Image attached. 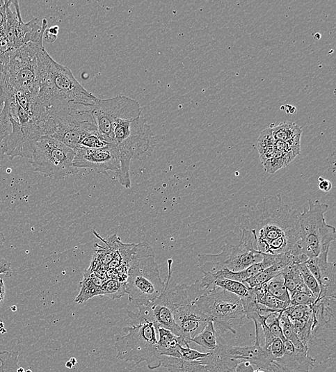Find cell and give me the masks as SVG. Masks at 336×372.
<instances>
[{
    "label": "cell",
    "mask_w": 336,
    "mask_h": 372,
    "mask_svg": "<svg viewBox=\"0 0 336 372\" xmlns=\"http://www.w3.org/2000/svg\"><path fill=\"white\" fill-rule=\"evenodd\" d=\"M126 294V283L117 280H106L100 289V296H107L113 300L121 299Z\"/></svg>",
    "instance_id": "31"
},
{
    "label": "cell",
    "mask_w": 336,
    "mask_h": 372,
    "mask_svg": "<svg viewBox=\"0 0 336 372\" xmlns=\"http://www.w3.org/2000/svg\"><path fill=\"white\" fill-rule=\"evenodd\" d=\"M38 100L48 109L79 105L90 109L97 97L86 90L66 66L56 62L43 44L38 51Z\"/></svg>",
    "instance_id": "2"
},
{
    "label": "cell",
    "mask_w": 336,
    "mask_h": 372,
    "mask_svg": "<svg viewBox=\"0 0 336 372\" xmlns=\"http://www.w3.org/2000/svg\"><path fill=\"white\" fill-rule=\"evenodd\" d=\"M253 289L255 300L258 304L275 311H282L290 306V305L282 302L272 296L267 291L265 284Z\"/></svg>",
    "instance_id": "27"
},
{
    "label": "cell",
    "mask_w": 336,
    "mask_h": 372,
    "mask_svg": "<svg viewBox=\"0 0 336 372\" xmlns=\"http://www.w3.org/2000/svg\"><path fill=\"white\" fill-rule=\"evenodd\" d=\"M105 281L96 276L93 271L86 269L83 280L80 283L81 291L77 296L75 302L81 305L95 296H100L101 286Z\"/></svg>",
    "instance_id": "22"
},
{
    "label": "cell",
    "mask_w": 336,
    "mask_h": 372,
    "mask_svg": "<svg viewBox=\"0 0 336 372\" xmlns=\"http://www.w3.org/2000/svg\"><path fill=\"white\" fill-rule=\"evenodd\" d=\"M284 355L275 359L271 364L273 372H310L313 370L316 360L307 353V350H297L288 340L284 342Z\"/></svg>",
    "instance_id": "17"
},
{
    "label": "cell",
    "mask_w": 336,
    "mask_h": 372,
    "mask_svg": "<svg viewBox=\"0 0 336 372\" xmlns=\"http://www.w3.org/2000/svg\"><path fill=\"white\" fill-rule=\"evenodd\" d=\"M181 346L189 347V342L169 330L158 329L157 349L161 356L181 358Z\"/></svg>",
    "instance_id": "20"
},
{
    "label": "cell",
    "mask_w": 336,
    "mask_h": 372,
    "mask_svg": "<svg viewBox=\"0 0 336 372\" xmlns=\"http://www.w3.org/2000/svg\"><path fill=\"white\" fill-rule=\"evenodd\" d=\"M262 259L263 254L255 250L253 234L242 230L241 238L237 244L224 245L218 254H200L199 267L203 274H215L225 269L238 272L260 262Z\"/></svg>",
    "instance_id": "8"
},
{
    "label": "cell",
    "mask_w": 336,
    "mask_h": 372,
    "mask_svg": "<svg viewBox=\"0 0 336 372\" xmlns=\"http://www.w3.org/2000/svg\"><path fill=\"white\" fill-rule=\"evenodd\" d=\"M275 142L272 127L262 131L257 143V149L262 164L273 156L275 152Z\"/></svg>",
    "instance_id": "24"
},
{
    "label": "cell",
    "mask_w": 336,
    "mask_h": 372,
    "mask_svg": "<svg viewBox=\"0 0 336 372\" xmlns=\"http://www.w3.org/2000/svg\"><path fill=\"white\" fill-rule=\"evenodd\" d=\"M74 151V164L78 169L89 168L103 175H107L109 171H112L117 175L121 168L118 153L111 143L105 148L89 149L78 147Z\"/></svg>",
    "instance_id": "14"
},
{
    "label": "cell",
    "mask_w": 336,
    "mask_h": 372,
    "mask_svg": "<svg viewBox=\"0 0 336 372\" xmlns=\"http://www.w3.org/2000/svg\"><path fill=\"white\" fill-rule=\"evenodd\" d=\"M163 286L152 247L147 242L135 244L126 282L129 302L137 307L147 306L158 299Z\"/></svg>",
    "instance_id": "5"
},
{
    "label": "cell",
    "mask_w": 336,
    "mask_h": 372,
    "mask_svg": "<svg viewBox=\"0 0 336 372\" xmlns=\"http://www.w3.org/2000/svg\"><path fill=\"white\" fill-rule=\"evenodd\" d=\"M300 213L280 195L269 196L242 216L240 229L253 234L257 251L269 255L290 253L304 263L307 259L301 254Z\"/></svg>",
    "instance_id": "1"
},
{
    "label": "cell",
    "mask_w": 336,
    "mask_h": 372,
    "mask_svg": "<svg viewBox=\"0 0 336 372\" xmlns=\"http://www.w3.org/2000/svg\"><path fill=\"white\" fill-rule=\"evenodd\" d=\"M302 132V129L294 122H283L279 126L273 127L275 140H280L286 143L301 136Z\"/></svg>",
    "instance_id": "28"
},
{
    "label": "cell",
    "mask_w": 336,
    "mask_h": 372,
    "mask_svg": "<svg viewBox=\"0 0 336 372\" xmlns=\"http://www.w3.org/2000/svg\"><path fill=\"white\" fill-rule=\"evenodd\" d=\"M11 3L9 0H0V28L5 27L7 20V7Z\"/></svg>",
    "instance_id": "42"
},
{
    "label": "cell",
    "mask_w": 336,
    "mask_h": 372,
    "mask_svg": "<svg viewBox=\"0 0 336 372\" xmlns=\"http://www.w3.org/2000/svg\"><path fill=\"white\" fill-rule=\"evenodd\" d=\"M309 209L300 213V250L307 259L318 257L336 239L334 227L327 225L325 213L328 206L320 201H308Z\"/></svg>",
    "instance_id": "6"
},
{
    "label": "cell",
    "mask_w": 336,
    "mask_h": 372,
    "mask_svg": "<svg viewBox=\"0 0 336 372\" xmlns=\"http://www.w3.org/2000/svg\"><path fill=\"white\" fill-rule=\"evenodd\" d=\"M12 132V124L8 108L4 106L3 111L0 113V161L6 155V141Z\"/></svg>",
    "instance_id": "29"
},
{
    "label": "cell",
    "mask_w": 336,
    "mask_h": 372,
    "mask_svg": "<svg viewBox=\"0 0 336 372\" xmlns=\"http://www.w3.org/2000/svg\"><path fill=\"white\" fill-rule=\"evenodd\" d=\"M65 366L68 369H72L73 368V366H74L73 365V364H72L70 361L67 362L66 364H65Z\"/></svg>",
    "instance_id": "48"
},
{
    "label": "cell",
    "mask_w": 336,
    "mask_h": 372,
    "mask_svg": "<svg viewBox=\"0 0 336 372\" xmlns=\"http://www.w3.org/2000/svg\"><path fill=\"white\" fill-rule=\"evenodd\" d=\"M12 132L6 141V155L13 161L16 157L32 159L38 141L44 136L35 124L21 125L10 116Z\"/></svg>",
    "instance_id": "13"
},
{
    "label": "cell",
    "mask_w": 336,
    "mask_h": 372,
    "mask_svg": "<svg viewBox=\"0 0 336 372\" xmlns=\"http://www.w3.org/2000/svg\"><path fill=\"white\" fill-rule=\"evenodd\" d=\"M42 44L43 38L24 45L10 54L6 68L8 83L13 89L38 94V51Z\"/></svg>",
    "instance_id": "11"
},
{
    "label": "cell",
    "mask_w": 336,
    "mask_h": 372,
    "mask_svg": "<svg viewBox=\"0 0 336 372\" xmlns=\"http://www.w3.org/2000/svg\"><path fill=\"white\" fill-rule=\"evenodd\" d=\"M47 30L50 33L56 36H58V33H59V27L58 26H53L50 29H47Z\"/></svg>",
    "instance_id": "46"
},
{
    "label": "cell",
    "mask_w": 336,
    "mask_h": 372,
    "mask_svg": "<svg viewBox=\"0 0 336 372\" xmlns=\"http://www.w3.org/2000/svg\"><path fill=\"white\" fill-rule=\"evenodd\" d=\"M254 368L252 366V364L249 363H242L239 364L236 369L235 372H253Z\"/></svg>",
    "instance_id": "44"
},
{
    "label": "cell",
    "mask_w": 336,
    "mask_h": 372,
    "mask_svg": "<svg viewBox=\"0 0 336 372\" xmlns=\"http://www.w3.org/2000/svg\"><path fill=\"white\" fill-rule=\"evenodd\" d=\"M72 364H73L74 366H75L77 363V360L76 358H71L70 360H69Z\"/></svg>",
    "instance_id": "49"
},
{
    "label": "cell",
    "mask_w": 336,
    "mask_h": 372,
    "mask_svg": "<svg viewBox=\"0 0 336 372\" xmlns=\"http://www.w3.org/2000/svg\"><path fill=\"white\" fill-rule=\"evenodd\" d=\"M319 187L323 192H329L332 189V184L330 181L325 179L323 177L319 179Z\"/></svg>",
    "instance_id": "43"
},
{
    "label": "cell",
    "mask_w": 336,
    "mask_h": 372,
    "mask_svg": "<svg viewBox=\"0 0 336 372\" xmlns=\"http://www.w3.org/2000/svg\"><path fill=\"white\" fill-rule=\"evenodd\" d=\"M111 143L116 148L121 162L116 178L120 184L130 189L131 161L145 159L153 150L154 138L152 128L141 115L134 120H120L113 127Z\"/></svg>",
    "instance_id": "3"
},
{
    "label": "cell",
    "mask_w": 336,
    "mask_h": 372,
    "mask_svg": "<svg viewBox=\"0 0 336 372\" xmlns=\"http://www.w3.org/2000/svg\"><path fill=\"white\" fill-rule=\"evenodd\" d=\"M108 143L99 132L92 134L84 138L79 147L89 149H102L108 147Z\"/></svg>",
    "instance_id": "37"
},
{
    "label": "cell",
    "mask_w": 336,
    "mask_h": 372,
    "mask_svg": "<svg viewBox=\"0 0 336 372\" xmlns=\"http://www.w3.org/2000/svg\"><path fill=\"white\" fill-rule=\"evenodd\" d=\"M279 324L286 340L290 341L297 350L306 349L299 340L291 320L282 311L280 313ZM307 350V349H306Z\"/></svg>",
    "instance_id": "30"
},
{
    "label": "cell",
    "mask_w": 336,
    "mask_h": 372,
    "mask_svg": "<svg viewBox=\"0 0 336 372\" xmlns=\"http://www.w3.org/2000/svg\"><path fill=\"white\" fill-rule=\"evenodd\" d=\"M74 158V149L50 136H45L38 141L30 163L35 171L44 177L63 179L78 173Z\"/></svg>",
    "instance_id": "9"
},
{
    "label": "cell",
    "mask_w": 336,
    "mask_h": 372,
    "mask_svg": "<svg viewBox=\"0 0 336 372\" xmlns=\"http://www.w3.org/2000/svg\"><path fill=\"white\" fill-rule=\"evenodd\" d=\"M228 350L233 358L239 364L249 363L255 365L258 369L271 370L274 361L270 353L260 346V340L250 346H234L228 345Z\"/></svg>",
    "instance_id": "18"
},
{
    "label": "cell",
    "mask_w": 336,
    "mask_h": 372,
    "mask_svg": "<svg viewBox=\"0 0 336 372\" xmlns=\"http://www.w3.org/2000/svg\"><path fill=\"white\" fill-rule=\"evenodd\" d=\"M284 254L269 255L263 254V259L260 262L255 264L245 270L238 272H232L229 270H223L212 274L215 277H222L243 283L248 279L257 275L259 273L281 261Z\"/></svg>",
    "instance_id": "19"
},
{
    "label": "cell",
    "mask_w": 336,
    "mask_h": 372,
    "mask_svg": "<svg viewBox=\"0 0 336 372\" xmlns=\"http://www.w3.org/2000/svg\"><path fill=\"white\" fill-rule=\"evenodd\" d=\"M58 36L54 35L46 29L43 35V40L48 43H54L57 40Z\"/></svg>",
    "instance_id": "45"
},
{
    "label": "cell",
    "mask_w": 336,
    "mask_h": 372,
    "mask_svg": "<svg viewBox=\"0 0 336 372\" xmlns=\"http://www.w3.org/2000/svg\"><path fill=\"white\" fill-rule=\"evenodd\" d=\"M298 264L297 262H292L286 266L281 273L285 286L290 295L305 286L301 275Z\"/></svg>",
    "instance_id": "25"
},
{
    "label": "cell",
    "mask_w": 336,
    "mask_h": 372,
    "mask_svg": "<svg viewBox=\"0 0 336 372\" xmlns=\"http://www.w3.org/2000/svg\"><path fill=\"white\" fill-rule=\"evenodd\" d=\"M19 352L0 353V372H17L18 366Z\"/></svg>",
    "instance_id": "36"
},
{
    "label": "cell",
    "mask_w": 336,
    "mask_h": 372,
    "mask_svg": "<svg viewBox=\"0 0 336 372\" xmlns=\"http://www.w3.org/2000/svg\"><path fill=\"white\" fill-rule=\"evenodd\" d=\"M280 313V312L276 313L273 316H271V318H272V321H271L270 322H267V325L271 334L275 338L281 339L284 342L286 339L282 334V329L279 324Z\"/></svg>",
    "instance_id": "39"
},
{
    "label": "cell",
    "mask_w": 336,
    "mask_h": 372,
    "mask_svg": "<svg viewBox=\"0 0 336 372\" xmlns=\"http://www.w3.org/2000/svg\"><path fill=\"white\" fill-rule=\"evenodd\" d=\"M314 306H289L282 310V312L289 318L291 321H300L313 314Z\"/></svg>",
    "instance_id": "35"
},
{
    "label": "cell",
    "mask_w": 336,
    "mask_h": 372,
    "mask_svg": "<svg viewBox=\"0 0 336 372\" xmlns=\"http://www.w3.org/2000/svg\"><path fill=\"white\" fill-rule=\"evenodd\" d=\"M290 298V306L303 305L314 307L317 301V298L306 286L291 294Z\"/></svg>",
    "instance_id": "33"
},
{
    "label": "cell",
    "mask_w": 336,
    "mask_h": 372,
    "mask_svg": "<svg viewBox=\"0 0 336 372\" xmlns=\"http://www.w3.org/2000/svg\"><path fill=\"white\" fill-rule=\"evenodd\" d=\"M97 132L98 128L90 109L65 107L51 111L46 136H50L75 150L84 138Z\"/></svg>",
    "instance_id": "7"
},
{
    "label": "cell",
    "mask_w": 336,
    "mask_h": 372,
    "mask_svg": "<svg viewBox=\"0 0 336 372\" xmlns=\"http://www.w3.org/2000/svg\"><path fill=\"white\" fill-rule=\"evenodd\" d=\"M266 350L275 360L284 355V343L280 338H275L267 347Z\"/></svg>",
    "instance_id": "38"
},
{
    "label": "cell",
    "mask_w": 336,
    "mask_h": 372,
    "mask_svg": "<svg viewBox=\"0 0 336 372\" xmlns=\"http://www.w3.org/2000/svg\"><path fill=\"white\" fill-rule=\"evenodd\" d=\"M267 291L278 300L290 305L291 298L289 292L284 284L282 275H279L265 284Z\"/></svg>",
    "instance_id": "32"
},
{
    "label": "cell",
    "mask_w": 336,
    "mask_h": 372,
    "mask_svg": "<svg viewBox=\"0 0 336 372\" xmlns=\"http://www.w3.org/2000/svg\"><path fill=\"white\" fill-rule=\"evenodd\" d=\"M90 110L99 134L108 143L112 140L113 129L116 122L134 120L141 115L138 102L122 95L106 100L97 98Z\"/></svg>",
    "instance_id": "12"
},
{
    "label": "cell",
    "mask_w": 336,
    "mask_h": 372,
    "mask_svg": "<svg viewBox=\"0 0 336 372\" xmlns=\"http://www.w3.org/2000/svg\"><path fill=\"white\" fill-rule=\"evenodd\" d=\"M191 341L201 346L209 353L217 348L219 341H218L217 336H216V330L213 321L211 320L209 321L205 329L193 339H191L190 342Z\"/></svg>",
    "instance_id": "26"
},
{
    "label": "cell",
    "mask_w": 336,
    "mask_h": 372,
    "mask_svg": "<svg viewBox=\"0 0 336 372\" xmlns=\"http://www.w3.org/2000/svg\"><path fill=\"white\" fill-rule=\"evenodd\" d=\"M6 241V238L5 235L3 234V233L0 232V246L3 245L5 243Z\"/></svg>",
    "instance_id": "47"
},
{
    "label": "cell",
    "mask_w": 336,
    "mask_h": 372,
    "mask_svg": "<svg viewBox=\"0 0 336 372\" xmlns=\"http://www.w3.org/2000/svg\"><path fill=\"white\" fill-rule=\"evenodd\" d=\"M26 372H33L31 369L26 370Z\"/></svg>",
    "instance_id": "51"
},
{
    "label": "cell",
    "mask_w": 336,
    "mask_h": 372,
    "mask_svg": "<svg viewBox=\"0 0 336 372\" xmlns=\"http://www.w3.org/2000/svg\"><path fill=\"white\" fill-rule=\"evenodd\" d=\"M329 250L304 262L320 286L321 292L317 300L326 297L336 299V266L335 262L328 261Z\"/></svg>",
    "instance_id": "16"
},
{
    "label": "cell",
    "mask_w": 336,
    "mask_h": 372,
    "mask_svg": "<svg viewBox=\"0 0 336 372\" xmlns=\"http://www.w3.org/2000/svg\"><path fill=\"white\" fill-rule=\"evenodd\" d=\"M127 314L131 325L123 329L125 335L115 337L116 358L133 362L136 366L146 362L150 370L159 369L163 357L157 349L159 328L136 313Z\"/></svg>",
    "instance_id": "4"
},
{
    "label": "cell",
    "mask_w": 336,
    "mask_h": 372,
    "mask_svg": "<svg viewBox=\"0 0 336 372\" xmlns=\"http://www.w3.org/2000/svg\"><path fill=\"white\" fill-rule=\"evenodd\" d=\"M161 366L169 372H210L202 359L186 361L182 358L163 357Z\"/></svg>",
    "instance_id": "23"
},
{
    "label": "cell",
    "mask_w": 336,
    "mask_h": 372,
    "mask_svg": "<svg viewBox=\"0 0 336 372\" xmlns=\"http://www.w3.org/2000/svg\"><path fill=\"white\" fill-rule=\"evenodd\" d=\"M195 303L221 334L229 331L235 334L233 326L243 323L246 315L241 299L219 287L207 290Z\"/></svg>",
    "instance_id": "10"
},
{
    "label": "cell",
    "mask_w": 336,
    "mask_h": 372,
    "mask_svg": "<svg viewBox=\"0 0 336 372\" xmlns=\"http://www.w3.org/2000/svg\"><path fill=\"white\" fill-rule=\"evenodd\" d=\"M253 372H265V371H263L262 369H257V370H254Z\"/></svg>",
    "instance_id": "50"
},
{
    "label": "cell",
    "mask_w": 336,
    "mask_h": 372,
    "mask_svg": "<svg viewBox=\"0 0 336 372\" xmlns=\"http://www.w3.org/2000/svg\"><path fill=\"white\" fill-rule=\"evenodd\" d=\"M299 270L302 277L303 283L307 288L314 294V296L319 299L321 289L320 286L310 270L307 268L304 263L298 264Z\"/></svg>",
    "instance_id": "34"
},
{
    "label": "cell",
    "mask_w": 336,
    "mask_h": 372,
    "mask_svg": "<svg viewBox=\"0 0 336 372\" xmlns=\"http://www.w3.org/2000/svg\"><path fill=\"white\" fill-rule=\"evenodd\" d=\"M12 264L9 261L0 257V275H4L6 277H11L13 270Z\"/></svg>",
    "instance_id": "41"
},
{
    "label": "cell",
    "mask_w": 336,
    "mask_h": 372,
    "mask_svg": "<svg viewBox=\"0 0 336 372\" xmlns=\"http://www.w3.org/2000/svg\"><path fill=\"white\" fill-rule=\"evenodd\" d=\"M181 358L186 361H197L207 357L208 353H202L190 349V347L181 346Z\"/></svg>",
    "instance_id": "40"
},
{
    "label": "cell",
    "mask_w": 336,
    "mask_h": 372,
    "mask_svg": "<svg viewBox=\"0 0 336 372\" xmlns=\"http://www.w3.org/2000/svg\"><path fill=\"white\" fill-rule=\"evenodd\" d=\"M294 261L301 264L298 259L291 254H285L281 261L259 273L258 275L247 280L244 284L252 289L266 284L275 277L280 275L283 268Z\"/></svg>",
    "instance_id": "21"
},
{
    "label": "cell",
    "mask_w": 336,
    "mask_h": 372,
    "mask_svg": "<svg viewBox=\"0 0 336 372\" xmlns=\"http://www.w3.org/2000/svg\"><path fill=\"white\" fill-rule=\"evenodd\" d=\"M174 318L182 333V337L190 340L199 334L211 320L202 312L195 302L173 307Z\"/></svg>",
    "instance_id": "15"
}]
</instances>
